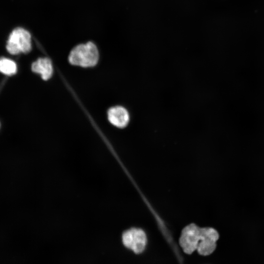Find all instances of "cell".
<instances>
[{
    "mask_svg": "<svg viewBox=\"0 0 264 264\" xmlns=\"http://www.w3.org/2000/svg\"><path fill=\"white\" fill-rule=\"evenodd\" d=\"M219 238L218 232L211 227L200 228L195 224L186 226L179 238V244L188 254L197 250L201 255L207 256L215 250Z\"/></svg>",
    "mask_w": 264,
    "mask_h": 264,
    "instance_id": "cell-1",
    "label": "cell"
},
{
    "mask_svg": "<svg viewBox=\"0 0 264 264\" xmlns=\"http://www.w3.org/2000/svg\"><path fill=\"white\" fill-rule=\"evenodd\" d=\"M98 60V49L91 42L76 46L71 50L68 56V61L71 65L84 67L95 66Z\"/></svg>",
    "mask_w": 264,
    "mask_h": 264,
    "instance_id": "cell-2",
    "label": "cell"
},
{
    "mask_svg": "<svg viewBox=\"0 0 264 264\" xmlns=\"http://www.w3.org/2000/svg\"><path fill=\"white\" fill-rule=\"evenodd\" d=\"M31 35L22 28L15 29L10 34L7 42L6 48L9 53L17 55L28 53L31 49Z\"/></svg>",
    "mask_w": 264,
    "mask_h": 264,
    "instance_id": "cell-3",
    "label": "cell"
},
{
    "mask_svg": "<svg viewBox=\"0 0 264 264\" xmlns=\"http://www.w3.org/2000/svg\"><path fill=\"white\" fill-rule=\"evenodd\" d=\"M124 245L136 254L142 253L145 249L147 237L141 229L133 228L124 232L122 236Z\"/></svg>",
    "mask_w": 264,
    "mask_h": 264,
    "instance_id": "cell-4",
    "label": "cell"
},
{
    "mask_svg": "<svg viewBox=\"0 0 264 264\" xmlns=\"http://www.w3.org/2000/svg\"><path fill=\"white\" fill-rule=\"evenodd\" d=\"M108 117L110 123L119 128L126 127L130 121L129 113L125 108L115 106L109 109Z\"/></svg>",
    "mask_w": 264,
    "mask_h": 264,
    "instance_id": "cell-5",
    "label": "cell"
},
{
    "mask_svg": "<svg viewBox=\"0 0 264 264\" xmlns=\"http://www.w3.org/2000/svg\"><path fill=\"white\" fill-rule=\"evenodd\" d=\"M32 71L41 75L43 79H49L53 74L51 61L48 58H40L34 62L31 66Z\"/></svg>",
    "mask_w": 264,
    "mask_h": 264,
    "instance_id": "cell-6",
    "label": "cell"
},
{
    "mask_svg": "<svg viewBox=\"0 0 264 264\" xmlns=\"http://www.w3.org/2000/svg\"><path fill=\"white\" fill-rule=\"evenodd\" d=\"M16 71L17 66L14 62L4 58L0 59V72L7 75H11Z\"/></svg>",
    "mask_w": 264,
    "mask_h": 264,
    "instance_id": "cell-7",
    "label": "cell"
}]
</instances>
